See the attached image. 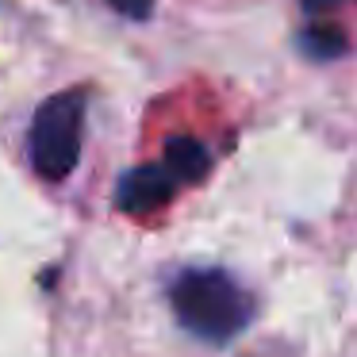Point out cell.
I'll return each instance as SVG.
<instances>
[{"label": "cell", "mask_w": 357, "mask_h": 357, "mask_svg": "<svg viewBox=\"0 0 357 357\" xmlns=\"http://www.w3.org/2000/svg\"><path fill=\"white\" fill-rule=\"evenodd\" d=\"M169 307L177 323L208 346L234 342L257 315L254 296L223 269H185L169 284Z\"/></svg>", "instance_id": "cell-1"}, {"label": "cell", "mask_w": 357, "mask_h": 357, "mask_svg": "<svg viewBox=\"0 0 357 357\" xmlns=\"http://www.w3.org/2000/svg\"><path fill=\"white\" fill-rule=\"evenodd\" d=\"M85 89H66L39 104L27 135V154L43 181H66L81 162V142H85Z\"/></svg>", "instance_id": "cell-2"}, {"label": "cell", "mask_w": 357, "mask_h": 357, "mask_svg": "<svg viewBox=\"0 0 357 357\" xmlns=\"http://www.w3.org/2000/svg\"><path fill=\"white\" fill-rule=\"evenodd\" d=\"M177 188H181V177L173 173V165L165 158L150 165H135L116 185V208L127 211V215H150V211L165 208Z\"/></svg>", "instance_id": "cell-3"}, {"label": "cell", "mask_w": 357, "mask_h": 357, "mask_svg": "<svg viewBox=\"0 0 357 357\" xmlns=\"http://www.w3.org/2000/svg\"><path fill=\"white\" fill-rule=\"evenodd\" d=\"M165 162L173 165L181 185H196V181H204L211 169V154L196 135H173V139L165 142Z\"/></svg>", "instance_id": "cell-4"}, {"label": "cell", "mask_w": 357, "mask_h": 357, "mask_svg": "<svg viewBox=\"0 0 357 357\" xmlns=\"http://www.w3.org/2000/svg\"><path fill=\"white\" fill-rule=\"evenodd\" d=\"M300 50L307 58H315V62H334V58H342L349 50V39H346L342 27L319 24V27H307V31L300 35Z\"/></svg>", "instance_id": "cell-5"}, {"label": "cell", "mask_w": 357, "mask_h": 357, "mask_svg": "<svg viewBox=\"0 0 357 357\" xmlns=\"http://www.w3.org/2000/svg\"><path fill=\"white\" fill-rule=\"evenodd\" d=\"M108 4L127 20H150V12H154L158 0H108Z\"/></svg>", "instance_id": "cell-6"}]
</instances>
